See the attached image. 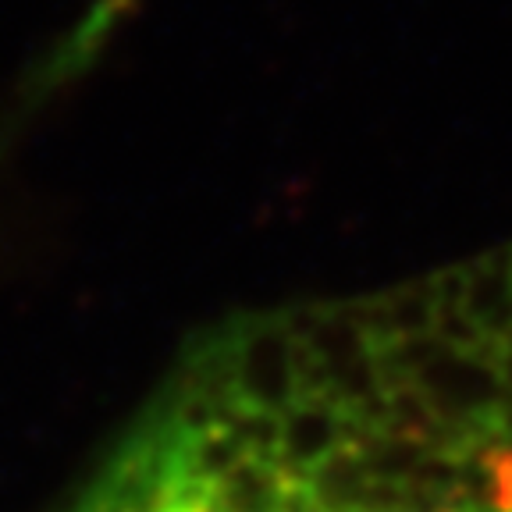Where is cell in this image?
Masks as SVG:
<instances>
[{"mask_svg": "<svg viewBox=\"0 0 512 512\" xmlns=\"http://www.w3.org/2000/svg\"><path fill=\"white\" fill-rule=\"evenodd\" d=\"M61 512H512V242L221 317Z\"/></svg>", "mask_w": 512, "mask_h": 512, "instance_id": "6da1fadb", "label": "cell"}]
</instances>
